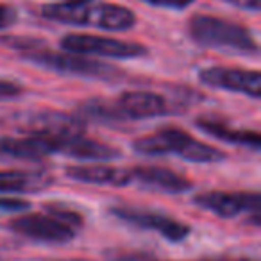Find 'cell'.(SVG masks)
Here are the masks:
<instances>
[{
    "instance_id": "cell-24",
    "label": "cell",
    "mask_w": 261,
    "mask_h": 261,
    "mask_svg": "<svg viewBox=\"0 0 261 261\" xmlns=\"http://www.w3.org/2000/svg\"><path fill=\"white\" fill-rule=\"evenodd\" d=\"M225 2L238 9L250 11V13H259V8H261V0H225Z\"/></svg>"
},
{
    "instance_id": "cell-13",
    "label": "cell",
    "mask_w": 261,
    "mask_h": 261,
    "mask_svg": "<svg viewBox=\"0 0 261 261\" xmlns=\"http://www.w3.org/2000/svg\"><path fill=\"white\" fill-rule=\"evenodd\" d=\"M130 182H138L149 190H158L163 193H186L192 190V181L177 172L165 167H135L129 168Z\"/></svg>"
},
{
    "instance_id": "cell-18",
    "label": "cell",
    "mask_w": 261,
    "mask_h": 261,
    "mask_svg": "<svg viewBox=\"0 0 261 261\" xmlns=\"http://www.w3.org/2000/svg\"><path fill=\"white\" fill-rule=\"evenodd\" d=\"M77 116L86 122L90 120H97V122H120L118 109L115 106V100H104V98H93V100H86L79 106L77 109Z\"/></svg>"
},
{
    "instance_id": "cell-5",
    "label": "cell",
    "mask_w": 261,
    "mask_h": 261,
    "mask_svg": "<svg viewBox=\"0 0 261 261\" xmlns=\"http://www.w3.org/2000/svg\"><path fill=\"white\" fill-rule=\"evenodd\" d=\"M2 123L27 136H70L84 133L86 122L77 115L54 111V109H27L2 120Z\"/></svg>"
},
{
    "instance_id": "cell-23",
    "label": "cell",
    "mask_w": 261,
    "mask_h": 261,
    "mask_svg": "<svg viewBox=\"0 0 261 261\" xmlns=\"http://www.w3.org/2000/svg\"><path fill=\"white\" fill-rule=\"evenodd\" d=\"M23 93V88L20 84L8 79H0V100L2 98H15Z\"/></svg>"
},
{
    "instance_id": "cell-15",
    "label": "cell",
    "mask_w": 261,
    "mask_h": 261,
    "mask_svg": "<svg viewBox=\"0 0 261 261\" xmlns=\"http://www.w3.org/2000/svg\"><path fill=\"white\" fill-rule=\"evenodd\" d=\"M50 154H54L52 138H45V136H25V138L0 136V156L23 161H40Z\"/></svg>"
},
{
    "instance_id": "cell-16",
    "label": "cell",
    "mask_w": 261,
    "mask_h": 261,
    "mask_svg": "<svg viewBox=\"0 0 261 261\" xmlns=\"http://www.w3.org/2000/svg\"><path fill=\"white\" fill-rule=\"evenodd\" d=\"M195 125L199 127L202 133L220 140V142L234 143V145H242L252 150H259V147H261V136L257 130L238 129V127L229 125V123L222 122V120L207 118V116H199V118L195 120Z\"/></svg>"
},
{
    "instance_id": "cell-3",
    "label": "cell",
    "mask_w": 261,
    "mask_h": 261,
    "mask_svg": "<svg viewBox=\"0 0 261 261\" xmlns=\"http://www.w3.org/2000/svg\"><path fill=\"white\" fill-rule=\"evenodd\" d=\"M133 149L142 156H167L175 154L192 163H217L225 160V152L217 147L206 145L177 127H163L152 135L133 142Z\"/></svg>"
},
{
    "instance_id": "cell-22",
    "label": "cell",
    "mask_w": 261,
    "mask_h": 261,
    "mask_svg": "<svg viewBox=\"0 0 261 261\" xmlns=\"http://www.w3.org/2000/svg\"><path fill=\"white\" fill-rule=\"evenodd\" d=\"M145 4L156 6V8L165 9H186L195 2V0H142Z\"/></svg>"
},
{
    "instance_id": "cell-2",
    "label": "cell",
    "mask_w": 261,
    "mask_h": 261,
    "mask_svg": "<svg viewBox=\"0 0 261 261\" xmlns=\"http://www.w3.org/2000/svg\"><path fill=\"white\" fill-rule=\"evenodd\" d=\"M188 34L195 43L206 48L245 56H256L259 52L250 29L220 16L195 15L188 22Z\"/></svg>"
},
{
    "instance_id": "cell-17",
    "label": "cell",
    "mask_w": 261,
    "mask_h": 261,
    "mask_svg": "<svg viewBox=\"0 0 261 261\" xmlns=\"http://www.w3.org/2000/svg\"><path fill=\"white\" fill-rule=\"evenodd\" d=\"M52 182L54 177L47 172L0 170V193H36Z\"/></svg>"
},
{
    "instance_id": "cell-12",
    "label": "cell",
    "mask_w": 261,
    "mask_h": 261,
    "mask_svg": "<svg viewBox=\"0 0 261 261\" xmlns=\"http://www.w3.org/2000/svg\"><path fill=\"white\" fill-rule=\"evenodd\" d=\"M54 149L56 154H63V156L84 161H111L120 156L118 149L108 145V143L88 138V136H84V133L70 136H56Z\"/></svg>"
},
{
    "instance_id": "cell-1",
    "label": "cell",
    "mask_w": 261,
    "mask_h": 261,
    "mask_svg": "<svg viewBox=\"0 0 261 261\" xmlns=\"http://www.w3.org/2000/svg\"><path fill=\"white\" fill-rule=\"evenodd\" d=\"M41 16L65 25L97 27L104 31H129L136 25V15L125 6L93 0H65L41 8Z\"/></svg>"
},
{
    "instance_id": "cell-20",
    "label": "cell",
    "mask_w": 261,
    "mask_h": 261,
    "mask_svg": "<svg viewBox=\"0 0 261 261\" xmlns=\"http://www.w3.org/2000/svg\"><path fill=\"white\" fill-rule=\"evenodd\" d=\"M31 207V202L15 197H0V213H20L27 211Z\"/></svg>"
},
{
    "instance_id": "cell-21",
    "label": "cell",
    "mask_w": 261,
    "mask_h": 261,
    "mask_svg": "<svg viewBox=\"0 0 261 261\" xmlns=\"http://www.w3.org/2000/svg\"><path fill=\"white\" fill-rule=\"evenodd\" d=\"M18 22V11L15 6L0 2V31L11 29Z\"/></svg>"
},
{
    "instance_id": "cell-9",
    "label": "cell",
    "mask_w": 261,
    "mask_h": 261,
    "mask_svg": "<svg viewBox=\"0 0 261 261\" xmlns=\"http://www.w3.org/2000/svg\"><path fill=\"white\" fill-rule=\"evenodd\" d=\"M199 81L215 90L242 93L247 97H261V73L257 70L231 68V66H210L199 72Z\"/></svg>"
},
{
    "instance_id": "cell-8",
    "label": "cell",
    "mask_w": 261,
    "mask_h": 261,
    "mask_svg": "<svg viewBox=\"0 0 261 261\" xmlns=\"http://www.w3.org/2000/svg\"><path fill=\"white\" fill-rule=\"evenodd\" d=\"M111 215L125 224L136 225L140 229H150L161 234L168 242H185L190 236L192 229L185 222L172 218L168 215L158 213V211L142 210V207H130V206H115L111 207Z\"/></svg>"
},
{
    "instance_id": "cell-4",
    "label": "cell",
    "mask_w": 261,
    "mask_h": 261,
    "mask_svg": "<svg viewBox=\"0 0 261 261\" xmlns=\"http://www.w3.org/2000/svg\"><path fill=\"white\" fill-rule=\"evenodd\" d=\"M20 58L23 61H29L45 70L65 73V75L83 77V79L115 83V81H122L125 77L122 70H118L116 66L97 61V59L86 58V56L72 54V52H54V50H45V48L36 47L27 52H22Z\"/></svg>"
},
{
    "instance_id": "cell-10",
    "label": "cell",
    "mask_w": 261,
    "mask_h": 261,
    "mask_svg": "<svg viewBox=\"0 0 261 261\" xmlns=\"http://www.w3.org/2000/svg\"><path fill=\"white\" fill-rule=\"evenodd\" d=\"M8 227L18 234L25 236V238L45 243H68L75 238V229L63 224L58 218L50 217L48 213H33L16 217L9 222Z\"/></svg>"
},
{
    "instance_id": "cell-19",
    "label": "cell",
    "mask_w": 261,
    "mask_h": 261,
    "mask_svg": "<svg viewBox=\"0 0 261 261\" xmlns=\"http://www.w3.org/2000/svg\"><path fill=\"white\" fill-rule=\"evenodd\" d=\"M45 211H47L50 217L58 218L61 220L63 224L70 225L72 229H77L84 224V218L81 213H77L73 207H68L66 204L63 202H50V204H45Z\"/></svg>"
},
{
    "instance_id": "cell-7",
    "label": "cell",
    "mask_w": 261,
    "mask_h": 261,
    "mask_svg": "<svg viewBox=\"0 0 261 261\" xmlns=\"http://www.w3.org/2000/svg\"><path fill=\"white\" fill-rule=\"evenodd\" d=\"M193 202L206 211L220 218H234L247 213L254 225H259L261 218V199L257 192H220L210 190L202 192L193 199Z\"/></svg>"
},
{
    "instance_id": "cell-6",
    "label": "cell",
    "mask_w": 261,
    "mask_h": 261,
    "mask_svg": "<svg viewBox=\"0 0 261 261\" xmlns=\"http://www.w3.org/2000/svg\"><path fill=\"white\" fill-rule=\"evenodd\" d=\"M61 48L65 52L79 56H97L111 59H136L149 54V48L142 43L116 40V38L97 36V34L73 33L61 38Z\"/></svg>"
},
{
    "instance_id": "cell-14",
    "label": "cell",
    "mask_w": 261,
    "mask_h": 261,
    "mask_svg": "<svg viewBox=\"0 0 261 261\" xmlns=\"http://www.w3.org/2000/svg\"><path fill=\"white\" fill-rule=\"evenodd\" d=\"M66 177L84 185L100 186H127L130 182V172L127 168L109 165H72L66 167Z\"/></svg>"
},
{
    "instance_id": "cell-11",
    "label": "cell",
    "mask_w": 261,
    "mask_h": 261,
    "mask_svg": "<svg viewBox=\"0 0 261 261\" xmlns=\"http://www.w3.org/2000/svg\"><path fill=\"white\" fill-rule=\"evenodd\" d=\"M120 116L129 120L156 118L168 113V100L163 95L149 90H130L123 91L115 100Z\"/></svg>"
}]
</instances>
